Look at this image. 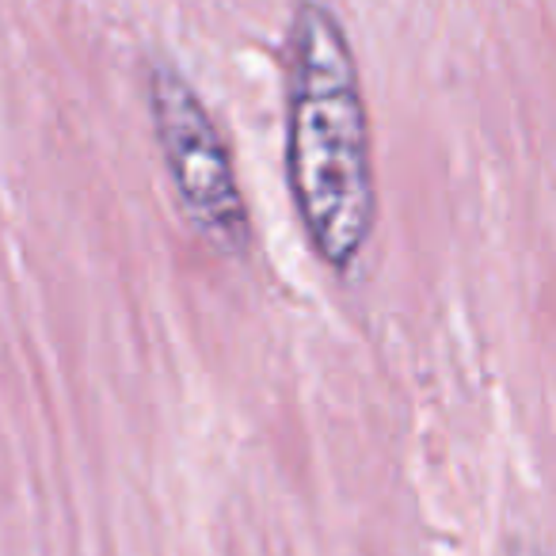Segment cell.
<instances>
[{"mask_svg": "<svg viewBox=\"0 0 556 556\" xmlns=\"http://www.w3.org/2000/svg\"><path fill=\"white\" fill-rule=\"evenodd\" d=\"M282 88L290 202L313 255L348 275L378 229V168L355 50L325 0L290 16Z\"/></svg>", "mask_w": 556, "mask_h": 556, "instance_id": "obj_1", "label": "cell"}, {"mask_svg": "<svg viewBox=\"0 0 556 556\" xmlns=\"http://www.w3.org/2000/svg\"><path fill=\"white\" fill-rule=\"evenodd\" d=\"M503 556H548V553H545V545H538V541H515Z\"/></svg>", "mask_w": 556, "mask_h": 556, "instance_id": "obj_3", "label": "cell"}, {"mask_svg": "<svg viewBox=\"0 0 556 556\" xmlns=\"http://www.w3.org/2000/svg\"><path fill=\"white\" fill-rule=\"evenodd\" d=\"M149 118L187 225L225 260L248 255L252 210L240 191L229 141L179 65L156 62L149 70Z\"/></svg>", "mask_w": 556, "mask_h": 556, "instance_id": "obj_2", "label": "cell"}]
</instances>
